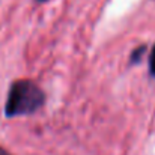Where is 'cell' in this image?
<instances>
[{
    "label": "cell",
    "instance_id": "3",
    "mask_svg": "<svg viewBox=\"0 0 155 155\" xmlns=\"http://www.w3.org/2000/svg\"><path fill=\"white\" fill-rule=\"evenodd\" d=\"M149 74L155 78V45L152 47V51L149 56Z\"/></svg>",
    "mask_w": 155,
    "mask_h": 155
},
{
    "label": "cell",
    "instance_id": "4",
    "mask_svg": "<svg viewBox=\"0 0 155 155\" xmlns=\"http://www.w3.org/2000/svg\"><path fill=\"white\" fill-rule=\"evenodd\" d=\"M0 155H12V154H9L6 149H3V148H0Z\"/></svg>",
    "mask_w": 155,
    "mask_h": 155
},
{
    "label": "cell",
    "instance_id": "1",
    "mask_svg": "<svg viewBox=\"0 0 155 155\" xmlns=\"http://www.w3.org/2000/svg\"><path fill=\"white\" fill-rule=\"evenodd\" d=\"M45 101L44 92L30 80H18L12 83L5 104V114L8 117L32 114L39 110Z\"/></svg>",
    "mask_w": 155,
    "mask_h": 155
},
{
    "label": "cell",
    "instance_id": "5",
    "mask_svg": "<svg viewBox=\"0 0 155 155\" xmlns=\"http://www.w3.org/2000/svg\"><path fill=\"white\" fill-rule=\"evenodd\" d=\"M36 2H39V3H42V2H47V0H36Z\"/></svg>",
    "mask_w": 155,
    "mask_h": 155
},
{
    "label": "cell",
    "instance_id": "2",
    "mask_svg": "<svg viewBox=\"0 0 155 155\" xmlns=\"http://www.w3.org/2000/svg\"><path fill=\"white\" fill-rule=\"evenodd\" d=\"M145 50H146V47L142 45V47H139V48H136V50L133 51V54H131V63H133V65H136V63L142 59V56H143Z\"/></svg>",
    "mask_w": 155,
    "mask_h": 155
}]
</instances>
